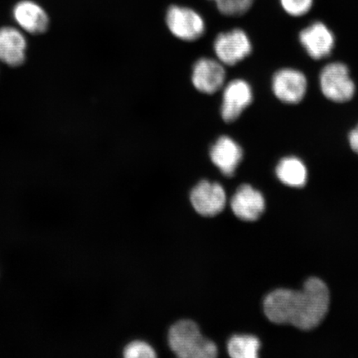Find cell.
<instances>
[{"mask_svg": "<svg viewBox=\"0 0 358 358\" xmlns=\"http://www.w3.org/2000/svg\"><path fill=\"white\" fill-rule=\"evenodd\" d=\"M169 343L173 352L182 358H213L217 356L216 343L201 334L192 320H180L169 329Z\"/></svg>", "mask_w": 358, "mask_h": 358, "instance_id": "2", "label": "cell"}, {"mask_svg": "<svg viewBox=\"0 0 358 358\" xmlns=\"http://www.w3.org/2000/svg\"><path fill=\"white\" fill-rule=\"evenodd\" d=\"M253 91L244 80L236 79L224 89L221 114L226 122H232L252 104Z\"/></svg>", "mask_w": 358, "mask_h": 358, "instance_id": "8", "label": "cell"}, {"mask_svg": "<svg viewBox=\"0 0 358 358\" xmlns=\"http://www.w3.org/2000/svg\"><path fill=\"white\" fill-rule=\"evenodd\" d=\"M261 342L252 335H234L227 343V351L234 358H257Z\"/></svg>", "mask_w": 358, "mask_h": 358, "instance_id": "16", "label": "cell"}, {"mask_svg": "<svg viewBox=\"0 0 358 358\" xmlns=\"http://www.w3.org/2000/svg\"><path fill=\"white\" fill-rule=\"evenodd\" d=\"M308 80L302 71L294 69L277 71L272 78V90L277 99L285 104L295 105L306 95Z\"/></svg>", "mask_w": 358, "mask_h": 358, "instance_id": "5", "label": "cell"}, {"mask_svg": "<svg viewBox=\"0 0 358 358\" xmlns=\"http://www.w3.org/2000/svg\"><path fill=\"white\" fill-rule=\"evenodd\" d=\"M28 43L22 31L15 27L0 29V62L10 66H19L26 59Z\"/></svg>", "mask_w": 358, "mask_h": 358, "instance_id": "13", "label": "cell"}, {"mask_svg": "<svg viewBox=\"0 0 358 358\" xmlns=\"http://www.w3.org/2000/svg\"><path fill=\"white\" fill-rule=\"evenodd\" d=\"M214 51L222 64L234 66L252 53V44L243 30L234 29L217 36Z\"/></svg>", "mask_w": 358, "mask_h": 358, "instance_id": "4", "label": "cell"}, {"mask_svg": "<svg viewBox=\"0 0 358 358\" xmlns=\"http://www.w3.org/2000/svg\"><path fill=\"white\" fill-rule=\"evenodd\" d=\"M195 211L203 217H214L222 212L227 203L226 192L217 182L201 181L190 194Z\"/></svg>", "mask_w": 358, "mask_h": 358, "instance_id": "7", "label": "cell"}, {"mask_svg": "<svg viewBox=\"0 0 358 358\" xmlns=\"http://www.w3.org/2000/svg\"><path fill=\"white\" fill-rule=\"evenodd\" d=\"M124 357L127 358H154L156 357V353L150 344L143 341H134L125 347Z\"/></svg>", "mask_w": 358, "mask_h": 358, "instance_id": "18", "label": "cell"}, {"mask_svg": "<svg viewBox=\"0 0 358 358\" xmlns=\"http://www.w3.org/2000/svg\"><path fill=\"white\" fill-rule=\"evenodd\" d=\"M231 207L241 220L253 222L265 212L266 200L261 192L249 185H243L232 196Z\"/></svg>", "mask_w": 358, "mask_h": 358, "instance_id": "11", "label": "cell"}, {"mask_svg": "<svg viewBox=\"0 0 358 358\" xmlns=\"http://www.w3.org/2000/svg\"><path fill=\"white\" fill-rule=\"evenodd\" d=\"M313 0H280L282 8L294 17H301L310 12Z\"/></svg>", "mask_w": 358, "mask_h": 358, "instance_id": "19", "label": "cell"}, {"mask_svg": "<svg viewBox=\"0 0 358 358\" xmlns=\"http://www.w3.org/2000/svg\"><path fill=\"white\" fill-rule=\"evenodd\" d=\"M166 22L171 33L185 41H195L205 32L203 17L189 8L170 7L167 13Z\"/></svg>", "mask_w": 358, "mask_h": 358, "instance_id": "6", "label": "cell"}, {"mask_svg": "<svg viewBox=\"0 0 358 358\" xmlns=\"http://www.w3.org/2000/svg\"><path fill=\"white\" fill-rule=\"evenodd\" d=\"M275 173L279 180L286 186L302 187L307 182V168L297 157L287 156L280 159L277 164Z\"/></svg>", "mask_w": 358, "mask_h": 358, "instance_id": "15", "label": "cell"}, {"mask_svg": "<svg viewBox=\"0 0 358 358\" xmlns=\"http://www.w3.org/2000/svg\"><path fill=\"white\" fill-rule=\"evenodd\" d=\"M320 85L322 93L331 101L345 103L355 95V83L348 67L342 62H331L324 66L320 75Z\"/></svg>", "mask_w": 358, "mask_h": 358, "instance_id": "3", "label": "cell"}, {"mask_svg": "<svg viewBox=\"0 0 358 358\" xmlns=\"http://www.w3.org/2000/svg\"><path fill=\"white\" fill-rule=\"evenodd\" d=\"M210 157L224 176L231 177L243 160V150L234 138L222 136L210 150Z\"/></svg>", "mask_w": 358, "mask_h": 358, "instance_id": "14", "label": "cell"}, {"mask_svg": "<svg viewBox=\"0 0 358 358\" xmlns=\"http://www.w3.org/2000/svg\"><path fill=\"white\" fill-rule=\"evenodd\" d=\"M13 17L24 32L34 35L46 32L50 22L44 8L32 0H22L16 3Z\"/></svg>", "mask_w": 358, "mask_h": 358, "instance_id": "12", "label": "cell"}, {"mask_svg": "<svg viewBox=\"0 0 358 358\" xmlns=\"http://www.w3.org/2000/svg\"><path fill=\"white\" fill-rule=\"evenodd\" d=\"M348 142L352 151L358 155V124L349 133Z\"/></svg>", "mask_w": 358, "mask_h": 358, "instance_id": "20", "label": "cell"}, {"mask_svg": "<svg viewBox=\"0 0 358 358\" xmlns=\"http://www.w3.org/2000/svg\"><path fill=\"white\" fill-rule=\"evenodd\" d=\"M226 71L220 61L201 58L192 69V80L198 91L214 94L225 83Z\"/></svg>", "mask_w": 358, "mask_h": 358, "instance_id": "10", "label": "cell"}, {"mask_svg": "<svg viewBox=\"0 0 358 358\" xmlns=\"http://www.w3.org/2000/svg\"><path fill=\"white\" fill-rule=\"evenodd\" d=\"M219 11L228 16H239L248 12L254 0H213Z\"/></svg>", "mask_w": 358, "mask_h": 358, "instance_id": "17", "label": "cell"}, {"mask_svg": "<svg viewBox=\"0 0 358 358\" xmlns=\"http://www.w3.org/2000/svg\"><path fill=\"white\" fill-rule=\"evenodd\" d=\"M299 42L313 59L322 60L332 52L335 38L324 22H315L301 31Z\"/></svg>", "mask_w": 358, "mask_h": 358, "instance_id": "9", "label": "cell"}, {"mask_svg": "<svg viewBox=\"0 0 358 358\" xmlns=\"http://www.w3.org/2000/svg\"><path fill=\"white\" fill-rule=\"evenodd\" d=\"M329 303L328 286L323 280L313 277L306 282L301 290L272 291L264 301V311L272 323L310 330L324 320Z\"/></svg>", "mask_w": 358, "mask_h": 358, "instance_id": "1", "label": "cell"}]
</instances>
